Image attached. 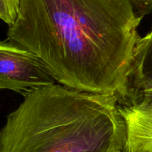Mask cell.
<instances>
[{
    "label": "cell",
    "mask_w": 152,
    "mask_h": 152,
    "mask_svg": "<svg viewBox=\"0 0 152 152\" xmlns=\"http://www.w3.org/2000/svg\"><path fill=\"white\" fill-rule=\"evenodd\" d=\"M142 19L129 0H21L7 39L39 56L59 84L120 96Z\"/></svg>",
    "instance_id": "6da1fadb"
},
{
    "label": "cell",
    "mask_w": 152,
    "mask_h": 152,
    "mask_svg": "<svg viewBox=\"0 0 152 152\" xmlns=\"http://www.w3.org/2000/svg\"><path fill=\"white\" fill-rule=\"evenodd\" d=\"M126 133L118 95L56 83L24 96L7 116L0 152L123 151Z\"/></svg>",
    "instance_id": "7a4b0ae2"
},
{
    "label": "cell",
    "mask_w": 152,
    "mask_h": 152,
    "mask_svg": "<svg viewBox=\"0 0 152 152\" xmlns=\"http://www.w3.org/2000/svg\"><path fill=\"white\" fill-rule=\"evenodd\" d=\"M42 59L25 46L7 39L0 43V88L25 96L56 84Z\"/></svg>",
    "instance_id": "3957f363"
},
{
    "label": "cell",
    "mask_w": 152,
    "mask_h": 152,
    "mask_svg": "<svg viewBox=\"0 0 152 152\" xmlns=\"http://www.w3.org/2000/svg\"><path fill=\"white\" fill-rule=\"evenodd\" d=\"M126 125L122 152H152V101L119 102Z\"/></svg>",
    "instance_id": "277c9868"
},
{
    "label": "cell",
    "mask_w": 152,
    "mask_h": 152,
    "mask_svg": "<svg viewBox=\"0 0 152 152\" xmlns=\"http://www.w3.org/2000/svg\"><path fill=\"white\" fill-rule=\"evenodd\" d=\"M152 89V36L142 37L134 56L123 93L119 100L129 99Z\"/></svg>",
    "instance_id": "5b68a950"
},
{
    "label": "cell",
    "mask_w": 152,
    "mask_h": 152,
    "mask_svg": "<svg viewBox=\"0 0 152 152\" xmlns=\"http://www.w3.org/2000/svg\"><path fill=\"white\" fill-rule=\"evenodd\" d=\"M20 3L21 0H0V18L8 27L17 19Z\"/></svg>",
    "instance_id": "8992f818"
},
{
    "label": "cell",
    "mask_w": 152,
    "mask_h": 152,
    "mask_svg": "<svg viewBox=\"0 0 152 152\" xmlns=\"http://www.w3.org/2000/svg\"><path fill=\"white\" fill-rule=\"evenodd\" d=\"M142 18L152 11V0H129Z\"/></svg>",
    "instance_id": "52a82bcc"
},
{
    "label": "cell",
    "mask_w": 152,
    "mask_h": 152,
    "mask_svg": "<svg viewBox=\"0 0 152 152\" xmlns=\"http://www.w3.org/2000/svg\"><path fill=\"white\" fill-rule=\"evenodd\" d=\"M152 101V89L146 91L142 92L132 97L129 98V99H123V100H119V102H135V101Z\"/></svg>",
    "instance_id": "ba28073f"
},
{
    "label": "cell",
    "mask_w": 152,
    "mask_h": 152,
    "mask_svg": "<svg viewBox=\"0 0 152 152\" xmlns=\"http://www.w3.org/2000/svg\"><path fill=\"white\" fill-rule=\"evenodd\" d=\"M147 35H148V36H151H151H152V29H151V32H150V33H148V34H147Z\"/></svg>",
    "instance_id": "9c48e42d"
},
{
    "label": "cell",
    "mask_w": 152,
    "mask_h": 152,
    "mask_svg": "<svg viewBox=\"0 0 152 152\" xmlns=\"http://www.w3.org/2000/svg\"><path fill=\"white\" fill-rule=\"evenodd\" d=\"M115 152H122V151H115Z\"/></svg>",
    "instance_id": "30bf717a"
}]
</instances>
